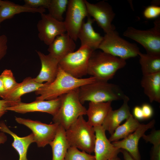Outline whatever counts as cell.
<instances>
[{
  "mask_svg": "<svg viewBox=\"0 0 160 160\" xmlns=\"http://www.w3.org/2000/svg\"><path fill=\"white\" fill-rule=\"evenodd\" d=\"M96 136L94 151L96 160H108L118 156L121 149L115 146L107 138L102 126L93 127Z\"/></svg>",
  "mask_w": 160,
  "mask_h": 160,
  "instance_id": "obj_15",
  "label": "cell"
},
{
  "mask_svg": "<svg viewBox=\"0 0 160 160\" xmlns=\"http://www.w3.org/2000/svg\"><path fill=\"white\" fill-rule=\"evenodd\" d=\"M8 39L4 34L0 36V61L5 56L7 49Z\"/></svg>",
  "mask_w": 160,
  "mask_h": 160,
  "instance_id": "obj_34",
  "label": "cell"
},
{
  "mask_svg": "<svg viewBox=\"0 0 160 160\" xmlns=\"http://www.w3.org/2000/svg\"><path fill=\"white\" fill-rule=\"evenodd\" d=\"M18 123L23 124L32 132L35 142L39 147H44L53 140L59 125L54 123L47 124L38 121L15 117Z\"/></svg>",
  "mask_w": 160,
  "mask_h": 160,
  "instance_id": "obj_10",
  "label": "cell"
},
{
  "mask_svg": "<svg viewBox=\"0 0 160 160\" xmlns=\"http://www.w3.org/2000/svg\"><path fill=\"white\" fill-rule=\"evenodd\" d=\"M64 160H96L94 155L78 149L70 147L68 148Z\"/></svg>",
  "mask_w": 160,
  "mask_h": 160,
  "instance_id": "obj_30",
  "label": "cell"
},
{
  "mask_svg": "<svg viewBox=\"0 0 160 160\" xmlns=\"http://www.w3.org/2000/svg\"><path fill=\"white\" fill-rule=\"evenodd\" d=\"M7 137L3 132H0V145L4 143L7 140Z\"/></svg>",
  "mask_w": 160,
  "mask_h": 160,
  "instance_id": "obj_40",
  "label": "cell"
},
{
  "mask_svg": "<svg viewBox=\"0 0 160 160\" xmlns=\"http://www.w3.org/2000/svg\"><path fill=\"white\" fill-rule=\"evenodd\" d=\"M69 0H50L47 8L48 14L60 21H63V15L66 12Z\"/></svg>",
  "mask_w": 160,
  "mask_h": 160,
  "instance_id": "obj_29",
  "label": "cell"
},
{
  "mask_svg": "<svg viewBox=\"0 0 160 160\" xmlns=\"http://www.w3.org/2000/svg\"><path fill=\"white\" fill-rule=\"evenodd\" d=\"M123 100V102L121 106L116 110L112 109L102 125L105 131H108L111 135L120 124L131 114L128 104L129 98L125 95Z\"/></svg>",
  "mask_w": 160,
  "mask_h": 160,
  "instance_id": "obj_17",
  "label": "cell"
},
{
  "mask_svg": "<svg viewBox=\"0 0 160 160\" xmlns=\"http://www.w3.org/2000/svg\"><path fill=\"white\" fill-rule=\"evenodd\" d=\"M97 80L93 77L86 78H77L66 73L59 66L57 76L52 83H44L35 92L39 96L36 100H50L56 99L62 95L84 85L93 83Z\"/></svg>",
  "mask_w": 160,
  "mask_h": 160,
  "instance_id": "obj_1",
  "label": "cell"
},
{
  "mask_svg": "<svg viewBox=\"0 0 160 160\" xmlns=\"http://www.w3.org/2000/svg\"><path fill=\"white\" fill-rule=\"evenodd\" d=\"M75 41L65 33L57 36L49 45V54L59 61L73 52L76 47Z\"/></svg>",
  "mask_w": 160,
  "mask_h": 160,
  "instance_id": "obj_18",
  "label": "cell"
},
{
  "mask_svg": "<svg viewBox=\"0 0 160 160\" xmlns=\"http://www.w3.org/2000/svg\"><path fill=\"white\" fill-rule=\"evenodd\" d=\"M125 95L119 86L108 81L97 80L79 88V97L83 104L86 101L94 103L112 102L123 100Z\"/></svg>",
  "mask_w": 160,
  "mask_h": 160,
  "instance_id": "obj_3",
  "label": "cell"
},
{
  "mask_svg": "<svg viewBox=\"0 0 160 160\" xmlns=\"http://www.w3.org/2000/svg\"><path fill=\"white\" fill-rule=\"evenodd\" d=\"M45 8H33L21 5L8 1H4L0 7V24L6 20L12 17L15 15L24 12L39 13L41 14L45 12Z\"/></svg>",
  "mask_w": 160,
  "mask_h": 160,
  "instance_id": "obj_24",
  "label": "cell"
},
{
  "mask_svg": "<svg viewBox=\"0 0 160 160\" xmlns=\"http://www.w3.org/2000/svg\"><path fill=\"white\" fill-rule=\"evenodd\" d=\"M64 21L66 33L75 41L77 40L79 30L88 16L84 0H69Z\"/></svg>",
  "mask_w": 160,
  "mask_h": 160,
  "instance_id": "obj_9",
  "label": "cell"
},
{
  "mask_svg": "<svg viewBox=\"0 0 160 160\" xmlns=\"http://www.w3.org/2000/svg\"><path fill=\"white\" fill-rule=\"evenodd\" d=\"M141 85L150 102H160V72L143 76Z\"/></svg>",
  "mask_w": 160,
  "mask_h": 160,
  "instance_id": "obj_23",
  "label": "cell"
},
{
  "mask_svg": "<svg viewBox=\"0 0 160 160\" xmlns=\"http://www.w3.org/2000/svg\"><path fill=\"white\" fill-rule=\"evenodd\" d=\"M87 20L84 21L79 30L78 39L81 43V46H87L94 50L98 49L103 39V36L96 32L92 26L95 20L89 15Z\"/></svg>",
  "mask_w": 160,
  "mask_h": 160,
  "instance_id": "obj_20",
  "label": "cell"
},
{
  "mask_svg": "<svg viewBox=\"0 0 160 160\" xmlns=\"http://www.w3.org/2000/svg\"><path fill=\"white\" fill-rule=\"evenodd\" d=\"M61 104L60 97L52 100H35L26 103L21 102L16 105L7 108V111L25 113L34 112H45L54 116L58 111Z\"/></svg>",
  "mask_w": 160,
  "mask_h": 160,
  "instance_id": "obj_14",
  "label": "cell"
},
{
  "mask_svg": "<svg viewBox=\"0 0 160 160\" xmlns=\"http://www.w3.org/2000/svg\"><path fill=\"white\" fill-rule=\"evenodd\" d=\"M41 15V19L37 24L38 37L49 46L57 36L66 33L65 24L64 21L57 20L48 14Z\"/></svg>",
  "mask_w": 160,
  "mask_h": 160,
  "instance_id": "obj_12",
  "label": "cell"
},
{
  "mask_svg": "<svg viewBox=\"0 0 160 160\" xmlns=\"http://www.w3.org/2000/svg\"><path fill=\"white\" fill-rule=\"evenodd\" d=\"M85 2L89 15L93 18L105 33L115 30L112 22L115 14L109 4L104 1L92 4L85 0Z\"/></svg>",
  "mask_w": 160,
  "mask_h": 160,
  "instance_id": "obj_11",
  "label": "cell"
},
{
  "mask_svg": "<svg viewBox=\"0 0 160 160\" xmlns=\"http://www.w3.org/2000/svg\"><path fill=\"white\" fill-rule=\"evenodd\" d=\"M126 64L125 60L102 51L95 50L89 60L87 74L97 81H108Z\"/></svg>",
  "mask_w": 160,
  "mask_h": 160,
  "instance_id": "obj_2",
  "label": "cell"
},
{
  "mask_svg": "<svg viewBox=\"0 0 160 160\" xmlns=\"http://www.w3.org/2000/svg\"><path fill=\"white\" fill-rule=\"evenodd\" d=\"M8 102L6 100L3 99L0 100V119L7 111L6 109L9 107Z\"/></svg>",
  "mask_w": 160,
  "mask_h": 160,
  "instance_id": "obj_37",
  "label": "cell"
},
{
  "mask_svg": "<svg viewBox=\"0 0 160 160\" xmlns=\"http://www.w3.org/2000/svg\"><path fill=\"white\" fill-rule=\"evenodd\" d=\"M65 130L61 125L59 126L55 136L49 143L52 151V160H64L70 146L65 136Z\"/></svg>",
  "mask_w": 160,
  "mask_h": 160,
  "instance_id": "obj_25",
  "label": "cell"
},
{
  "mask_svg": "<svg viewBox=\"0 0 160 160\" xmlns=\"http://www.w3.org/2000/svg\"><path fill=\"white\" fill-rule=\"evenodd\" d=\"M0 131L9 134L12 137V145L18 154V160H28L27 158L28 148L31 143L35 142L33 133L25 137H20L12 131L4 121L0 122Z\"/></svg>",
  "mask_w": 160,
  "mask_h": 160,
  "instance_id": "obj_22",
  "label": "cell"
},
{
  "mask_svg": "<svg viewBox=\"0 0 160 160\" xmlns=\"http://www.w3.org/2000/svg\"><path fill=\"white\" fill-rule=\"evenodd\" d=\"M6 95V92L1 76L0 75V97L4 99Z\"/></svg>",
  "mask_w": 160,
  "mask_h": 160,
  "instance_id": "obj_38",
  "label": "cell"
},
{
  "mask_svg": "<svg viewBox=\"0 0 160 160\" xmlns=\"http://www.w3.org/2000/svg\"><path fill=\"white\" fill-rule=\"evenodd\" d=\"M108 160H121V159L118 156L114 157L111 158Z\"/></svg>",
  "mask_w": 160,
  "mask_h": 160,
  "instance_id": "obj_41",
  "label": "cell"
},
{
  "mask_svg": "<svg viewBox=\"0 0 160 160\" xmlns=\"http://www.w3.org/2000/svg\"><path fill=\"white\" fill-rule=\"evenodd\" d=\"M121 152L122 153L124 160H135L130 154L125 150L121 149Z\"/></svg>",
  "mask_w": 160,
  "mask_h": 160,
  "instance_id": "obj_39",
  "label": "cell"
},
{
  "mask_svg": "<svg viewBox=\"0 0 160 160\" xmlns=\"http://www.w3.org/2000/svg\"><path fill=\"white\" fill-rule=\"evenodd\" d=\"M160 15V7L155 5H152L147 7L143 12L144 17L148 19L157 17Z\"/></svg>",
  "mask_w": 160,
  "mask_h": 160,
  "instance_id": "obj_33",
  "label": "cell"
},
{
  "mask_svg": "<svg viewBox=\"0 0 160 160\" xmlns=\"http://www.w3.org/2000/svg\"><path fill=\"white\" fill-rule=\"evenodd\" d=\"M98 49L125 60L137 56L140 52L136 44L122 38L115 30L105 34Z\"/></svg>",
  "mask_w": 160,
  "mask_h": 160,
  "instance_id": "obj_6",
  "label": "cell"
},
{
  "mask_svg": "<svg viewBox=\"0 0 160 160\" xmlns=\"http://www.w3.org/2000/svg\"><path fill=\"white\" fill-rule=\"evenodd\" d=\"M36 52L40 60L41 67L39 74L34 79L39 83L46 82L47 84L52 82L57 75L59 61L49 54L46 55L40 51Z\"/></svg>",
  "mask_w": 160,
  "mask_h": 160,
  "instance_id": "obj_16",
  "label": "cell"
},
{
  "mask_svg": "<svg viewBox=\"0 0 160 160\" xmlns=\"http://www.w3.org/2000/svg\"><path fill=\"white\" fill-rule=\"evenodd\" d=\"M44 84L36 82L30 77H27L17 84L6 95L4 100L9 103L10 107L21 102V97L28 93L35 92Z\"/></svg>",
  "mask_w": 160,
  "mask_h": 160,
  "instance_id": "obj_19",
  "label": "cell"
},
{
  "mask_svg": "<svg viewBox=\"0 0 160 160\" xmlns=\"http://www.w3.org/2000/svg\"><path fill=\"white\" fill-rule=\"evenodd\" d=\"M144 119H148L152 117L153 114L152 107L149 104L144 103L141 107Z\"/></svg>",
  "mask_w": 160,
  "mask_h": 160,
  "instance_id": "obj_35",
  "label": "cell"
},
{
  "mask_svg": "<svg viewBox=\"0 0 160 160\" xmlns=\"http://www.w3.org/2000/svg\"><path fill=\"white\" fill-rule=\"evenodd\" d=\"M0 76L3 82L6 95L18 83L16 81L12 72L10 70H4Z\"/></svg>",
  "mask_w": 160,
  "mask_h": 160,
  "instance_id": "obj_31",
  "label": "cell"
},
{
  "mask_svg": "<svg viewBox=\"0 0 160 160\" xmlns=\"http://www.w3.org/2000/svg\"><path fill=\"white\" fill-rule=\"evenodd\" d=\"M138 55L143 76L160 72V55L144 54L140 52Z\"/></svg>",
  "mask_w": 160,
  "mask_h": 160,
  "instance_id": "obj_27",
  "label": "cell"
},
{
  "mask_svg": "<svg viewBox=\"0 0 160 160\" xmlns=\"http://www.w3.org/2000/svg\"><path fill=\"white\" fill-rule=\"evenodd\" d=\"M79 88L60 96V107L53 116L54 123L61 125L65 130L80 116L86 114L87 109L79 100Z\"/></svg>",
  "mask_w": 160,
  "mask_h": 160,
  "instance_id": "obj_4",
  "label": "cell"
},
{
  "mask_svg": "<svg viewBox=\"0 0 160 160\" xmlns=\"http://www.w3.org/2000/svg\"><path fill=\"white\" fill-rule=\"evenodd\" d=\"M124 123L119 126L111 135L109 140L111 142L124 139L134 132L141 125L132 114L126 120Z\"/></svg>",
  "mask_w": 160,
  "mask_h": 160,
  "instance_id": "obj_26",
  "label": "cell"
},
{
  "mask_svg": "<svg viewBox=\"0 0 160 160\" xmlns=\"http://www.w3.org/2000/svg\"><path fill=\"white\" fill-rule=\"evenodd\" d=\"M4 1H2V0H0V7L3 4V3L4 2Z\"/></svg>",
  "mask_w": 160,
  "mask_h": 160,
  "instance_id": "obj_42",
  "label": "cell"
},
{
  "mask_svg": "<svg viewBox=\"0 0 160 160\" xmlns=\"http://www.w3.org/2000/svg\"><path fill=\"white\" fill-rule=\"evenodd\" d=\"M94 51L87 46H80L76 51L61 59L59 66L66 73L77 78L87 74L89 60Z\"/></svg>",
  "mask_w": 160,
  "mask_h": 160,
  "instance_id": "obj_7",
  "label": "cell"
},
{
  "mask_svg": "<svg viewBox=\"0 0 160 160\" xmlns=\"http://www.w3.org/2000/svg\"></svg>",
  "mask_w": 160,
  "mask_h": 160,
  "instance_id": "obj_43",
  "label": "cell"
},
{
  "mask_svg": "<svg viewBox=\"0 0 160 160\" xmlns=\"http://www.w3.org/2000/svg\"><path fill=\"white\" fill-rule=\"evenodd\" d=\"M155 121L153 119L146 124L141 125L132 134L121 140L112 142L117 148L127 151L135 160H141L139 150V140L148 129L154 127Z\"/></svg>",
  "mask_w": 160,
  "mask_h": 160,
  "instance_id": "obj_13",
  "label": "cell"
},
{
  "mask_svg": "<svg viewBox=\"0 0 160 160\" xmlns=\"http://www.w3.org/2000/svg\"><path fill=\"white\" fill-rule=\"evenodd\" d=\"M50 0H24L25 6L33 8L43 7L47 9Z\"/></svg>",
  "mask_w": 160,
  "mask_h": 160,
  "instance_id": "obj_32",
  "label": "cell"
},
{
  "mask_svg": "<svg viewBox=\"0 0 160 160\" xmlns=\"http://www.w3.org/2000/svg\"><path fill=\"white\" fill-rule=\"evenodd\" d=\"M65 136L71 147L79 149L88 153L94 152L96 136L93 127L80 116L66 130Z\"/></svg>",
  "mask_w": 160,
  "mask_h": 160,
  "instance_id": "obj_5",
  "label": "cell"
},
{
  "mask_svg": "<svg viewBox=\"0 0 160 160\" xmlns=\"http://www.w3.org/2000/svg\"><path fill=\"white\" fill-rule=\"evenodd\" d=\"M154 26L149 29L141 30L133 27H128L123 35L141 44L147 53L160 55V20L154 22Z\"/></svg>",
  "mask_w": 160,
  "mask_h": 160,
  "instance_id": "obj_8",
  "label": "cell"
},
{
  "mask_svg": "<svg viewBox=\"0 0 160 160\" xmlns=\"http://www.w3.org/2000/svg\"><path fill=\"white\" fill-rule=\"evenodd\" d=\"M133 113L134 117L138 120L144 119L141 107L135 106L133 108Z\"/></svg>",
  "mask_w": 160,
  "mask_h": 160,
  "instance_id": "obj_36",
  "label": "cell"
},
{
  "mask_svg": "<svg viewBox=\"0 0 160 160\" xmlns=\"http://www.w3.org/2000/svg\"><path fill=\"white\" fill-rule=\"evenodd\" d=\"M111 103L89 102L86 111L88 123L93 127L102 126L109 113L112 109Z\"/></svg>",
  "mask_w": 160,
  "mask_h": 160,
  "instance_id": "obj_21",
  "label": "cell"
},
{
  "mask_svg": "<svg viewBox=\"0 0 160 160\" xmlns=\"http://www.w3.org/2000/svg\"><path fill=\"white\" fill-rule=\"evenodd\" d=\"M143 139L153 145L150 152V160H160V130H153L149 135L144 134Z\"/></svg>",
  "mask_w": 160,
  "mask_h": 160,
  "instance_id": "obj_28",
  "label": "cell"
}]
</instances>
